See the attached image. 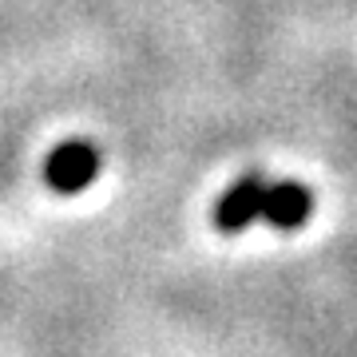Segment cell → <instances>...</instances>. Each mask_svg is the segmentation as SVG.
I'll list each match as a JSON object with an SVG mask.
<instances>
[{
  "label": "cell",
  "mask_w": 357,
  "mask_h": 357,
  "mask_svg": "<svg viewBox=\"0 0 357 357\" xmlns=\"http://www.w3.org/2000/svg\"><path fill=\"white\" fill-rule=\"evenodd\" d=\"M96 175H100V151L84 139L60 143V147L48 155V163H44V178H48L60 195L84 191Z\"/></svg>",
  "instance_id": "cell-1"
},
{
  "label": "cell",
  "mask_w": 357,
  "mask_h": 357,
  "mask_svg": "<svg viewBox=\"0 0 357 357\" xmlns=\"http://www.w3.org/2000/svg\"><path fill=\"white\" fill-rule=\"evenodd\" d=\"M266 178L262 175H243L238 183H230L227 195L218 199V227L227 234H238L246 230L255 218H262V203H266Z\"/></svg>",
  "instance_id": "cell-2"
},
{
  "label": "cell",
  "mask_w": 357,
  "mask_h": 357,
  "mask_svg": "<svg viewBox=\"0 0 357 357\" xmlns=\"http://www.w3.org/2000/svg\"><path fill=\"white\" fill-rule=\"evenodd\" d=\"M314 211V195L310 187L302 183H270L266 187V203H262V218H266L270 227L278 230H294L302 227Z\"/></svg>",
  "instance_id": "cell-3"
}]
</instances>
